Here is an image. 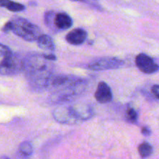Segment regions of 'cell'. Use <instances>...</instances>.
I'll return each instance as SVG.
<instances>
[{
  "label": "cell",
  "instance_id": "cell-5",
  "mask_svg": "<svg viewBox=\"0 0 159 159\" xmlns=\"http://www.w3.org/2000/svg\"><path fill=\"white\" fill-rule=\"evenodd\" d=\"M124 64V61L116 57H103L90 63L89 68L93 71H103L118 68L123 66Z\"/></svg>",
  "mask_w": 159,
  "mask_h": 159
},
{
  "label": "cell",
  "instance_id": "cell-10",
  "mask_svg": "<svg viewBox=\"0 0 159 159\" xmlns=\"http://www.w3.org/2000/svg\"><path fill=\"white\" fill-rule=\"evenodd\" d=\"M87 33L82 29H75L68 33L66 36V40L73 45L82 44L85 40Z\"/></svg>",
  "mask_w": 159,
  "mask_h": 159
},
{
  "label": "cell",
  "instance_id": "cell-1",
  "mask_svg": "<svg viewBox=\"0 0 159 159\" xmlns=\"http://www.w3.org/2000/svg\"><path fill=\"white\" fill-rule=\"evenodd\" d=\"M50 61L43 54H30L23 60V70L30 84L36 89L48 87L52 78V68Z\"/></svg>",
  "mask_w": 159,
  "mask_h": 159
},
{
  "label": "cell",
  "instance_id": "cell-19",
  "mask_svg": "<svg viewBox=\"0 0 159 159\" xmlns=\"http://www.w3.org/2000/svg\"><path fill=\"white\" fill-rule=\"evenodd\" d=\"M43 56H44L45 58L47 59V60L48 61H55L56 60V57L55 55H54V54H43Z\"/></svg>",
  "mask_w": 159,
  "mask_h": 159
},
{
  "label": "cell",
  "instance_id": "cell-17",
  "mask_svg": "<svg viewBox=\"0 0 159 159\" xmlns=\"http://www.w3.org/2000/svg\"><path fill=\"white\" fill-rule=\"evenodd\" d=\"M152 93L154 94V96L156 98H158V99H159V85H154L152 89Z\"/></svg>",
  "mask_w": 159,
  "mask_h": 159
},
{
  "label": "cell",
  "instance_id": "cell-16",
  "mask_svg": "<svg viewBox=\"0 0 159 159\" xmlns=\"http://www.w3.org/2000/svg\"><path fill=\"white\" fill-rule=\"evenodd\" d=\"M126 116L127 120L130 123H136L138 120V113L133 108H129L127 110Z\"/></svg>",
  "mask_w": 159,
  "mask_h": 159
},
{
  "label": "cell",
  "instance_id": "cell-3",
  "mask_svg": "<svg viewBox=\"0 0 159 159\" xmlns=\"http://www.w3.org/2000/svg\"><path fill=\"white\" fill-rule=\"evenodd\" d=\"M23 70V61L7 46L0 43V74L12 75Z\"/></svg>",
  "mask_w": 159,
  "mask_h": 159
},
{
  "label": "cell",
  "instance_id": "cell-11",
  "mask_svg": "<svg viewBox=\"0 0 159 159\" xmlns=\"http://www.w3.org/2000/svg\"><path fill=\"white\" fill-rule=\"evenodd\" d=\"M72 26V20L68 14L60 12L54 16V26L58 30H67Z\"/></svg>",
  "mask_w": 159,
  "mask_h": 159
},
{
  "label": "cell",
  "instance_id": "cell-14",
  "mask_svg": "<svg viewBox=\"0 0 159 159\" xmlns=\"http://www.w3.org/2000/svg\"><path fill=\"white\" fill-rule=\"evenodd\" d=\"M138 152H139L141 158H145L152 155V152H153V148H152V145L150 144H148V142H144L140 144L139 148H138Z\"/></svg>",
  "mask_w": 159,
  "mask_h": 159
},
{
  "label": "cell",
  "instance_id": "cell-20",
  "mask_svg": "<svg viewBox=\"0 0 159 159\" xmlns=\"http://www.w3.org/2000/svg\"><path fill=\"white\" fill-rule=\"evenodd\" d=\"M0 159H9V158H7V157H6V156H3V157H1Z\"/></svg>",
  "mask_w": 159,
  "mask_h": 159
},
{
  "label": "cell",
  "instance_id": "cell-13",
  "mask_svg": "<svg viewBox=\"0 0 159 159\" xmlns=\"http://www.w3.org/2000/svg\"><path fill=\"white\" fill-rule=\"evenodd\" d=\"M0 7H5L12 12H21L25 9L23 5L11 0H0Z\"/></svg>",
  "mask_w": 159,
  "mask_h": 159
},
{
  "label": "cell",
  "instance_id": "cell-4",
  "mask_svg": "<svg viewBox=\"0 0 159 159\" xmlns=\"http://www.w3.org/2000/svg\"><path fill=\"white\" fill-rule=\"evenodd\" d=\"M9 31H12L16 35L19 36L26 41H35L40 35V29L28 20L20 17H16L8 22Z\"/></svg>",
  "mask_w": 159,
  "mask_h": 159
},
{
  "label": "cell",
  "instance_id": "cell-21",
  "mask_svg": "<svg viewBox=\"0 0 159 159\" xmlns=\"http://www.w3.org/2000/svg\"><path fill=\"white\" fill-rule=\"evenodd\" d=\"M74 1H79V0H74Z\"/></svg>",
  "mask_w": 159,
  "mask_h": 159
},
{
  "label": "cell",
  "instance_id": "cell-7",
  "mask_svg": "<svg viewBox=\"0 0 159 159\" xmlns=\"http://www.w3.org/2000/svg\"><path fill=\"white\" fill-rule=\"evenodd\" d=\"M54 117L61 124H78V120L73 115L70 106H61L54 110Z\"/></svg>",
  "mask_w": 159,
  "mask_h": 159
},
{
  "label": "cell",
  "instance_id": "cell-15",
  "mask_svg": "<svg viewBox=\"0 0 159 159\" xmlns=\"http://www.w3.org/2000/svg\"><path fill=\"white\" fill-rule=\"evenodd\" d=\"M19 153L24 158L30 156L33 153L32 144L30 142H27V141L20 144V147H19Z\"/></svg>",
  "mask_w": 159,
  "mask_h": 159
},
{
  "label": "cell",
  "instance_id": "cell-18",
  "mask_svg": "<svg viewBox=\"0 0 159 159\" xmlns=\"http://www.w3.org/2000/svg\"><path fill=\"white\" fill-rule=\"evenodd\" d=\"M141 133H142L144 135H145V136H149V135L151 134V130L148 127H143L142 130H141Z\"/></svg>",
  "mask_w": 159,
  "mask_h": 159
},
{
  "label": "cell",
  "instance_id": "cell-12",
  "mask_svg": "<svg viewBox=\"0 0 159 159\" xmlns=\"http://www.w3.org/2000/svg\"><path fill=\"white\" fill-rule=\"evenodd\" d=\"M37 45L41 49L45 51H54V44L52 38L47 34H41L37 39Z\"/></svg>",
  "mask_w": 159,
  "mask_h": 159
},
{
  "label": "cell",
  "instance_id": "cell-8",
  "mask_svg": "<svg viewBox=\"0 0 159 159\" xmlns=\"http://www.w3.org/2000/svg\"><path fill=\"white\" fill-rule=\"evenodd\" d=\"M70 107H71V110L75 117L77 119L79 123L90 119L91 117H93V114H94L93 107L86 103L79 102V103L70 106Z\"/></svg>",
  "mask_w": 159,
  "mask_h": 159
},
{
  "label": "cell",
  "instance_id": "cell-6",
  "mask_svg": "<svg viewBox=\"0 0 159 159\" xmlns=\"http://www.w3.org/2000/svg\"><path fill=\"white\" fill-rule=\"evenodd\" d=\"M136 65L142 72L153 74L159 70V66L153 59L145 54H140L136 57Z\"/></svg>",
  "mask_w": 159,
  "mask_h": 159
},
{
  "label": "cell",
  "instance_id": "cell-2",
  "mask_svg": "<svg viewBox=\"0 0 159 159\" xmlns=\"http://www.w3.org/2000/svg\"><path fill=\"white\" fill-rule=\"evenodd\" d=\"M86 82L79 78L68 75L52 76L47 88L52 90L51 99L55 102L69 101L76 95L82 93Z\"/></svg>",
  "mask_w": 159,
  "mask_h": 159
},
{
  "label": "cell",
  "instance_id": "cell-9",
  "mask_svg": "<svg viewBox=\"0 0 159 159\" xmlns=\"http://www.w3.org/2000/svg\"><path fill=\"white\" fill-rule=\"evenodd\" d=\"M96 99L99 103H107L112 100L113 95H112L111 89L110 86L106 82H100L99 83L95 93Z\"/></svg>",
  "mask_w": 159,
  "mask_h": 159
}]
</instances>
